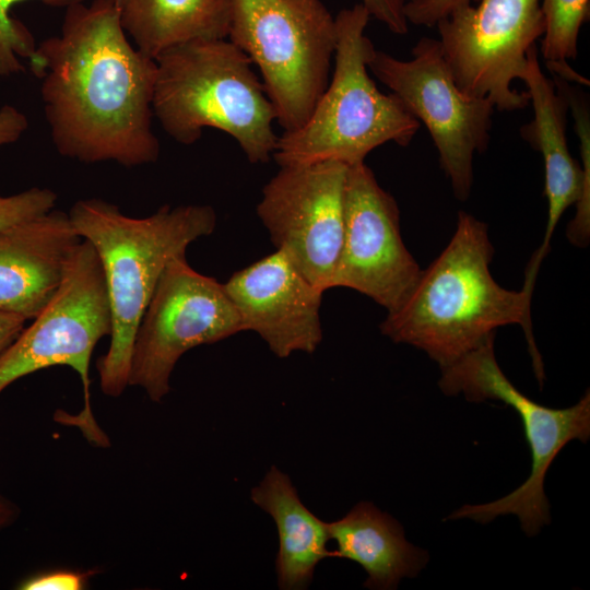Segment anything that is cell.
I'll use <instances>...</instances> for the list:
<instances>
[{
    "label": "cell",
    "instance_id": "5bb4252c",
    "mask_svg": "<svg viewBox=\"0 0 590 590\" xmlns=\"http://www.w3.org/2000/svg\"><path fill=\"white\" fill-rule=\"evenodd\" d=\"M224 286L244 331L256 332L275 356L310 354L322 341L320 307L324 292L281 250L235 272Z\"/></svg>",
    "mask_w": 590,
    "mask_h": 590
},
{
    "label": "cell",
    "instance_id": "d6986e66",
    "mask_svg": "<svg viewBox=\"0 0 590 590\" xmlns=\"http://www.w3.org/2000/svg\"><path fill=\"white\" fill-rule=\"evenodd\" d=\"M233 0H125L121 23L135 47L156 59L170 47L227 38Z\"/></svg>",
    "mask_w": 590,
    "mask_h": 590
},
{
    "label": "cell",
    "instance_id": "277c9868",
    "mask_svg": "<svg viewBox=\"0 0 590 590\" xmlns=\"http://www.w3.org/2000/svg\"><path fill=\"white\" fill-rule=\"evenodd\" d=\"M155 61L153 114L172 139L191 145L213 128L235 139L250 163L269 162L279 138L276 114L243 50L228 38L198 39Z\"/></svg>",
    "mask_w": 590,
    "mask_h": 590
},
{
    "label": "cell",
    "instance_id": "5b68a950",
    "mask_svg": "<svg viewBox=\"0 0 590 590\" xmlns=\"http://www.w3.org/2000/svg\"><path fill=\"white\" fill-rule=\"evenodd\" d=\"M370 14L363 3L337 16V44L331 81L305 123L278 138L273 158L279 166L340 162L364 163L376 148L408 145L420 128L401 101L385 94L368 74L376 49L365 35Z\"/></svg>",
    "mask_w": 590,
    "mask_h": 590
},
{
    "label": "cell",
    "instance_id": "30bf717a",
    "mask_svg": "<svg viewBox=\"0 0 590 590\" xmlns=\"http://www.w3.org/2000/svg\"><path fill=\"white\" fill-rule=\"evenodd\" d=\"M368 70L426 127L456 198L467 200L473 182L474 154L488 145L493 103L470 97L458 87L439 40L432 37L417 42L410 60L375 49Z\"/></svg>",
    "mask_w": 590,
    "mask_h": 590
},
{
    "label": "cell",
    "instance_id": "9a60e30c",
    "mask_svg": "<svg viewBox=\"0 0 590 590\" xmlns=\"http://www.w3.org/2000/svg\"><path fill=\"white\" fill-rule=\"evenodd\" d=\"M528 87L533 119L522 126L521 137L540 151L544 162V194L547 199V222L544 238L532 256L526 278L535 280L548 252L554 229L563 213L577 203V214L568 228V237L583 245L590 229V175L571 156L566 138L567 102L560 91L541 70L536 46L528 52V63L520 78Z\"/></svg>",
    "mask_w": 590,
    "mask_h": 590
},
{
    "label": "cell",
    "instance_id": "603a6c76",
    "mask_svg": "<svg viewBox=\"0 0 590 590\" xmlns=\"http://www.w3.org/2000/svg\"><path fill=\"white\" fill-rule=\"evenodd\" d=\"M475 0H415L404 3V14L409 23L435 26L450 12Z\"/></svg>",
    "mask_w": 590,
    "mask_h": 590
},
{
    "label": "cell",
    "instance_id": "d4e9b609",
    "mask_svg": "<svg viewBox=\"0 0 590 590\" xmlns=\"http://www.w3.org/2000/svg\"><path fill=\"white\" fill-rule=\"evenodd\" d=\"M370 16L376 17L394 34H405L409 22L404 14V3L401 0H362Z\"/></svg>",
    "mask_w": 590,
    "mask_h": 590
},
{
    "label": "cell",
    "instance_id": "7c38bea8",
    "mask_svg": "<svg viewBox=\"0 0 590 590\" xmlns=\"http://www.w3.org/2000/svg\"><path fill=\"white\" fill-rule=\"evenodd\" d=\"M346 170L333 161L280 166L257 205L275 248L323 292L331 288L342 246Z\"/></svg>",
    "mask_w": 590,
    "mask_h": 590
},
{
    "label": "cell",
    "instance_id": "cb8c5ba5",
    "mask_svg": "<svg viewBox=\"0 0 590 590\" xmlns=\"http://www.w3.org/2000/svg\"><path fill=\"white\" fill-rule=\"evenodd\" d=\"M91 573L57 570L30 577L19 585L22 590H81Z\"/></svg>",
    "mask_w": 590,
    "mask_h": 590
},
{
    "label": "cell",
    "instance_id": "4316f807",
    "mask_svg": "<svg viewBox=\"0 0 590 590\" xmlns=\"http://www.w3.org/2000/svg\"><path fill=\"white\" fill-rule=\"evenodd\" d=\"M26 321L24 316L0 311V356L22 332Z\"/></svg>",
    "mask_w": 590,
    "mask_h": 590
},
{
    "label": "cell",
    "instance_id": "6da1fadb",
    "mask_svg": "<svg viewBox=\"0 0 590 590\" xmlns=\"http://www.w3.org/2000/svg\"><path fill=\"white\" fill-rule=\"evenodd\" d=\"M116 0L66 9L61 32L28 59L58 153L85 164L155 163L152 129L156 61L134 47Z\"/></svg>",
    "mask_w": 590,
    "mask_h": 590
},
{
    "label": "cell",
    "instance_id": "484cf974",
    "mask_svg": "<svg viewBox=\"0 0 590 590\" xmlns=\"http://www.w3.org/2000/svg\"><path fill=\"white\" fill-rule=\"evenodd\" d=\"M28 128L24 113L12 105L0 108V149L16 142Z\"/></svg>",
    "mask_w": 590,
    "mask_h": 590
},
{
    "label": "cell",
    "instance_id": "ba28073f",
    "mask_svg": "<svg viewBox=\"0 0 590 590\" xmlns=\"http://www.w3.org/2000/svg\"><path fill=\"white\" fill-rule=\"evenodd\" d=\"M32 320L0 356V392L37 370L69 366L83 385L81 417L90 438L98 430L90 405V362L98 341L110 337L113 320L103 268L88 241L79 243L59 287Z\"/></svg>",
    "mask_w": 590,
    "mask_h": 590
},
{
    "label": "cell",
    "instance_id": "e0dca14e",
    "mask_svg": "<svg viewBox=\"0 0 590 590\" xmlns=\"http://www.w3.org/2000/svg\"><path fill=\"white\" fill-rule=\"evenodd\" d=\"M327 526L337 543L334 557L361 565L368 576L365 588L397 589L401 579L416 577L428 563V553L406 541L402 526L369 502Z\"/></svg>",
    "mask_w": 590,
    "mask_h": 590
},
{
    "label": "cell",
    "instance_id": "f1b7e54d",
    "mask_svg": "<svg viewBox=\"0 0 590 590\" xmlns=\"http://www.w3.org/2000/svg\"><path fill=\"white\" fill-rule=\"evenodd\" d=\"M117 1V4L119 7V9L121 8V5L123 4L125 0H116Z\"/></svg>",
    "mask_w": 590,
    "mask_h": 590
},
{
    "label": "cell",
    "instance_id": "83f0119b",
    "mask_svg": "<svg viewBox=\"0 0 590 590\" xmlns=\"http://www.w3.org/2000/svg\"><path fill=\"white\" fill-rule=\"evenodd\" d=\"M19 516V506L0 494V531L13 524Z\"/></svg>",
    "mask_w": 590,
    "mask_h": 590
},
{
    "label": "cell",
    "instance_id": "2e32d148",
    "mask_svg": "<svg viewBox=\"0 0 590 590\" xmlns=\"http://www.w3.org/2000/svg\"><path fill=\"white\" fill-rule=\"evenodd\" d=\"M81 240L69 214L55 209L0 228V311L36 317Z\"/></svg>",
    "mask_w": 590,
    "mask_h": 590
},
{
    "label": "cell",
    "instance_id": "ac0fdd59",
    "mask_svg": "<svg viewBox=\"0 0 590 590\" xmlns=\"http://www.w3.org/2000/svg\"><path fill=\"white\" fill-rule=\"evenodd\" d=\"M250 499L273 518L278 528L280 546L275 569L279 589H307L316 566L326 557H334L327 548L328 522L302 503L290 476L275 465L251 489Z\"/></svg>",
    "mask_w": 590,
    "mask_h": 590
},
{
    "label": "cell",
    "instance_id": "8992f818",
    "mask_svg": "<svg viewBox=\"0 0 590 590\" xmlns=\"http://www.w3.org/2000/svg\"><path fill=\"white\" fill-rule=\"evenodd\" d=\"M261 72L276 121L291 132L329 84L335 21L321 0H233L227 37Z\"/></svg>",
    "mask_w": 590,
    "mask_h": 590
},
{
    "label": "cell",
    "instance_id": "9c48e42d",
    "mask_svg": "<svg viewBox=\"0 0 590 590\" xmlns=\"http://www.w3.org/2000/svg\"><path fill=\"white\" fill-rule=\"evenodd\" d=\"M240 331L239 314L224 284L196 271L186 255L178 256L163 271L139 322L129 386L140 387L153 402H161L186 352Z\"/></svg>",
    "mask_w": 590,
    "mask_h": 590
},
{
    "label": "cell",
    "instance_id": "3957f363",
    "mask_svg": "<svg viewBox=\"0 0 590 590\" xmlns=\"http://www.w3.org/2000/svg\"><path fill=\"white\" fill-rule=\"evenodd\" d=\"M80 237L101 261L113 328L107 352L96 368L104 394L119 397L129 386L133 339L166 266L186 255L194 240L211 235L216 213L211 205H163L133 217L98 198L78 200L69 211Z\"/></svg>",
    "mask_w": 590,
    "mask_h": 590
},
{
    "label": "cell",
    "instance_id": "4fadbf2b",
    "mask_svg": "<svg viewBox=\"0 0 590 590\" xmlns=\"http://www.w3.org/2000/svg\"><path fill=\"white\" fill-rule=\"evenodd\" d=\"M421 272L401 237L394 198L365 162L347 166L343 239L331 288L357 291L390 312L404 302Z\"/></svg>",
    "mask_w": 590,
    "mask_h": 590
},
{
    "label": "cell",
    "instance_id": "ffe728a7",
    "mask_svg": "<svg viewBox=\"0 0 590 590\" xmlns=\"http://www.w3.org/2000/svg\"><path fill=\"white\" fill-rule=\"evenodd\" d=\"M545 19L542 55L557 75L568 70L567 62L578 54V36L588 20L590 0H541Z\"/></svg>",
    "mask_w": 590,
    "mask_h": 590
},
{
    "label": "cell",
    "instance_id": "f546056e",
    "mask_svg": "<svg viewBox=\"0 0 590 590\" xmlns=\"http://www.w3.org/2000/svg\"><path fill=\"white\" fill-rule=\"evenodd\" d=\"M403 3H406V2H412V1H415V0H401Z\"/></svg>",
    "mask_w": 590,
    "mask_h": 590
},
{
    "label": "cell",
    "instance_id": "7a4b0ae2",
    "mask_svg": "<svg viewBox=\"0 0 590 590\" xmlns=\"http://www.w3.org/2000/svg\"><path fill=\"white\" fill-rule=\"evenodd\" d=\"M493 255L487 225L460 212L450 241L422 270L404 302L388 312L381 333L424 351L444 368L495 334L498 327L517 323L524 331L542 387L543 363L531 322L532 294L500 286L489 271Z\"/></svg>",
    "mask_w": 590,
    "mask_h": 590
},
{
    "label": "cell",
    "instance_id": "44dd1931",
    "mask_svg": "<svg viewBox=\"0 0 590 590\" xmlns=\"http://www.w3.org/2000/svg\"><path fill=\"white\" fill-rule=\"evenodd\" d=\"M25 0H0V76L24 71L20 58L30 59L37 47L31 31L11 15L12 9ZM54 8L68 9L85 0H39Z\"/></svg>",
    "mask_w": 590,
    "mask_h": 590
},
{
    "label": "cell",
    "instance_id": "7402d4cb",
    "mask_svg": "<svg viewBox=\"0 0 590 590\" xmlns=\"http://www.w3.org/2000/svg\"><path fill=\"white\" fill-rule=\"evenodd\" d=\"M58 197L49 188L33 187L11 196H0V228L51 211Z\"/></svg>",
    "mask_w": 590,
    "mask_h": 590
},
{
    "label": "cell",
    "instance_id": "8fae6325",
    "mask_svg": "<svg viewBox=\"0 0 590 590\" xmlns=\"http://www.w3.org/2000/svg\"><path fill=\"white\" fill-rule=\"evenodd\" d=\"M479 1L436 23L444 59L465 95L488 98L498 110L523 109L529 94L511 83L520 80L530 48L544 34L541 0Z\"/></svg>",
    "mask_w": 590,
    "mask_h": 590
},
{
    "label": "cell",
    "instance_id": "52a82bcc",
    "mask_svg": "<svg viewBox=\"0 0 590 590\" xmlns=\"http://www.w3.org/2000/svg\"><path fill=\"white\" fill-rule=\"evenodd\" d=\"M495 334L474 350L441 368L439 388L446 396L462 393L470 402L498 400L520 416L531 450L529 477L505 497L481 505H464L446 519L469 518L482 524L498 516L516 515L523 532L533 536L550 524V504L544 493L546 472L567 442L590 437L589 390L573 406L553 409L519 391L498 366L494 353Z\"/></svg>",
    "mask_w": 590,
    "mask_h": 590
}]
</instances>
